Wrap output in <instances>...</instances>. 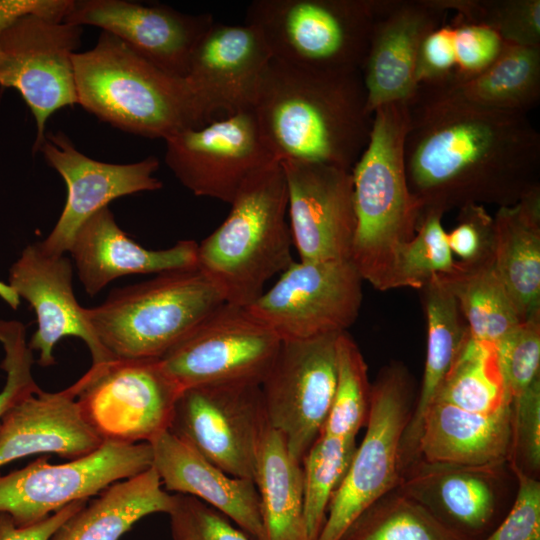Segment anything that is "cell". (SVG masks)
Wrapping results in <instances>:
<instances>
[{"instance_id":"cell-1","label":"cell","mask_w":540,"mask_h":540,"mask_svg":"<svg viewBox=\"0 0 540 540\" xmlns=\"http://www.w3.org/2000/svg\"><path fill=\"white\" fill-rule=\"evenodd\" d=\"M408 105V186L427 210L495 200L516 204L536 185L540 134L528 114L470 102L443 85H418Z\"/></svg>"},{"instance_id":"cell-2","label":"cell","mask_w":540,"mask_h":540,"mask_svg":"<svg viewBox=\"0 0 540 540\" xmlns=\"http://www.w3.org/2000/svg\"><path fill=\"white\" fill-rule=\"evenodd\" d=\"M252 110L277 161L348 171L367 146L373 122L361 71L310 69L274 58Z\"/></svg>"},{"instance_id":"cell-3","label":"cell","mask_w":540,"mask_h":540,"mask_svg":"<svg viewBox=\"0 0 540 540\" xmlns=\"http://www.w3.org/2000/svg\"><path fill=\"white\" fill-rule=\"evenodd\" d=\"M73 68L77 104L124 132L165 140L214 120L186 78L161 70L109 33L74 53Z\"/></svg>"},{"instance_id":"cell-4","label":"cell","mask_w":540,"mask_h":540,"mask_svg":"<svg viewBox=\"0 0 540 540\" xmlns=\"http://www.w3.org/2000/svg\"><path fill=\"white\" fill-rule=\"evenodd\" d=\"M407 127V101L377 108L368 144L351 170L356 228L350 261L363 281L381 291L395 288L398 253L423 215L407 181Z\"/></svg>"},{"instance_id":"cell-5","label":"cell","mask_w":540,"mask_h":540,"mask_svg":"<svg viewBox=\"0 0 540 540\" xmlns=\"http://www.w3.org/2000/svg\"><path fill=\"white\" fill-rule=\"evenodd\" d=\"M225 220L197 247V267L225 302L247 307L294 261L283 167L273 161L241 186Z\"/></svg>"},{"instance_id":"cell-6","label":"cell","mask_w":540,"mask_h":540,"mask_svg":"<svg viewBox=\"0 0 540 540\" xmlns=\"http://www.w3.org/2000/svg\"><path fill=\"white\" fill-rule=\"evenodd\" d=\"M223 303L196 266L114 289L100 305L85 308V315L113 358L160 359Z\"/></svg>"},{"instance_id":"cell-7","label":"cell","mask_w":540,"mask_h":540,"mask_svg":"<svg viewBox=\"0 0 540 540\" xmlns=\"http://www.w3.org/2000/svg\"><path fill=\"white\" fill-rule=\"evenodd\" d=\"M375 0H255L245 23L262 35L271 57L326 71H362Z\"/></svg>"},{"instance_id":"cell-8","label":"cell","mask_w":540,"mask_h":540,"mask_svg":"<svg viewBox=\"0 0 540 540\" xmlns=\"http://www.w3.org/2000/svg\"><path fill=\"white\" fill-rule=\"evenodd\" d=\"M412 411L407 373L399 366L385 368L371 387L364 437L330 501L318 540H340L365 509L398 487L401 440Z\"/></svg>"},{"instance_id":"cell-9","label":"cell","mask_w":540,"mask_h":540,"mask_svg":"<svg viewBox=\"0 0 540 540\" xmlns=\"http://www.w3.org/2000/svg\"><path fill=\"white\" fill-rule=\"evenodd\" d=\"M76 401L104 441L150 443L169 429L180 387L159 359H114L91 366L76 382Z\"/></svg>"},{"instance_id":"cell-10","label":"cell","mask_w":540,"mask_h":540,"mask_svg":"<svg viewBox=\"0 0 540 540\" xmlns=\"http://www.w3.org/2000/svg\"><path fill=\"white\" fill-rule=\"evenodd\" d=\"M152 464V447L147 442L104 441L91 453L62 464L40 457L24 468L0 474V513L17 526L32 525Z\"/></svg>"},{"instance_id":"cell-11","label":"cell","mask_w":540,"mask_h":540,"mask_svg":"<svg viewBox=\"0 0 540 540\" xmlns=\"http://www.w3.org/2000/svg\"><path fill=\"white\" fill-rule=\"evenodd\" d=\"M267 426L260 384L221 383L183 389L168 430L227 474L254 481Z\"/></svg>"},{"instance_id":"cell-12","label":"cell","mask_w":540,"mask_h":540,"mask_svg":"<svg viewBox=\"0 0 540 540\" xmlns=\"http://www.w3.org/2000/svg\"><path fill=\"white\" fill-rule=\"evenodd\" d=\"M362 281L350 260H294L246 308L281 341L339 334L358 317Z\"/></svg>"},{"instance_id":"cell-13","label":"cell","mask_w":540,"mask_h":540,"mask_svg":"<svg viewBox=\"0 0 540 540\" xmlns=\"http://www.w3.org/2000/svg\"><path fill=\"white\" fill-rule=\"evenodd\" d=\"M281 339L246 307L223 303L159 359L181 390L209 384H261Z\"/></svg>"},{"instance_id":"cell-14","label":"cell","mask_w":540,"mask_h":540,"mask_svg":"<svg viewBox=\"0 0 540 540\" xmlns=\"http://www.w3.org/2000/svg\"><path fill=\"white\" fill-rule=\"evenodd\" d=\"M82 27L37 14L23 16L0 35V86L16 89L36 123L38 151L51 115L77 104L73 55Z\"/></svg>"},{"instance_id":"cell-15","label":"cell","mask_w":540,"mask_h":540,"mask_svg":"<svg viewBox=\"0 0 540 540\" xmlns=\"http://www.w3.org/2000/svg\"><path fill=\"white\" fill-rule=\"evenodd\" d=\"M339 334L283 340L260 384L269 426L283 436L288 452L300 463L330 412Z\"/></svg>"},{"instance_id":"cell-16","label":"cell","mask_w":540,"mask_h":540,"mask_svg":"<svg viewBox=\"0 0 540 540\" xmlns=\"http://www.w3.org/2000/svg\"><path fill=\"white\" fill-rule=\"evenodd\" d=\"M164 141L165 162L184 187L196 196L228 204L248 178L277 161L253 110L185 129Z\"/></svg>"},{"instance_id":"cell-17","label":"cell","mask_w":540,"mask_h":540,"mask_svg":"<svg viewBox=\"0 0 540 540\" xmlns=\"http://www.w3.org/2000/svg\"><path fill=\"white\" fill-rule=\"evenodd\" d=\"M38 151L63 178L67 188L63 211L40 242L50 254L68 252L80 226L114 199L162 187V182L154 176L160 164L155 156L128 164L97 161L77 150L62 131L46 133Z\"/></svg>"},{"instance_id":"cell-18","label":"cell","mask_w":540,"mask_h":540,"mask_svg":"<svg viewBox=\"0 0 540 540\" xmlns=\"http://www.w3.org/2000/svg\"><path fill=\"white\" fill-rule=\"evenodd\" d=\"M64 22L101 28L161 70L185 78L195 45L215 21L208 13L188 14L163 4L73 0Z\"/></svg>"},{"instance_id":"cell-19","label":"cell","mask_w":540,"mask_h":540,"mask_svg":"<svg viewBox=\"0 0 540 540\" xmlns=\"http://www.w3.org/2000/svg\"><path fill=\"white\" fill-rule=\"evenodd\" d=\"M280 163L299 260H350L356 228L351 171L323 164Z\"/></svg>"},{"instance_id":"cell-20","label":"cell","mask_w":540,"mask_h":540,"mask_svg":"<svg viewBox=\"0 0 540 540\" xmlns=\"http://www.w3.org/2000/svg\"><path fill=\"white\" fill-rule=\"evenodd\" d=\"M470 466L417 460L397 489L422 505L460 540H483L502 520L505 466Z\"/></svg>"},{"instance_id":"cell-21","label":"cell","mask_w":540,"mask_h":540,"mask_svg":"<svg viewBox=\"0 0 540 540\" xmlns=\"http://www.w3.org/2000/svg\"><path fill=\"white\" fill-rule=\"evenodd\" d=\"M73 265L65 255L47 253L40 242L27 245L9 270L8 285L35 312L37 329L29 347L39 352L42 367L55 364L54 348L62 338L78 337L87 345L91 366L113 358L94 334L73 291Z\"/></svg>"},{"instance_id":"cell-22","label":"cell","mask_w":540,"mask_h":540,"mask_svg":"<svg viewBox=\"0 0 540 540\" xmlns=\"http://www.w3.org/2000/svg\"><path fill=\"white\" fill-rule=\"evenodd\" d=\"M447 14L436 0H375L370 45L361 71L371 114L382 105L412 98L421 44Z\"/></svg>"},{"instance_id":"cell-23","label":"cell","mask_w":540,"mask_h":540,"mask_svg":"<svg viewBox=\"0 0 540 540\" xmlns=\"http://www.w3.org/2000/svg\"><path fill=\"white\" fill-rule=\"evenodd\" d=\"M270 51L253 26L214 22L195 45L186 79L211 118L252 110Z\"/></svg>"},{"instance_id":"cell-24","label":"cell","mask_w":540,"mask_h":540,"mask_svg":"<svg viewBox=\"0 0 540 540\" xmlns=\"http://www.w3.org/2000/svg\"><path fill=\"white\" fill-rule=\"evenodd\" d=\"M197 247L193 240H181L167 249H147L122 230L108 206L80 226L68 252L85 291L95 296L126 275L196 267Z\"/></svg>"},{"instance_id":"cell-25","label":"cell","mask_w":540,"mask_h":540,"mask_svg":"<svg viewBox=\"0 0 540 540\" xmlns=\"http://www.w3.org/2000/svg\"><path fill=\"white\" fill-rule=\"evenodd\" d=\"M74 382L57 392L42 389L18 402L3 417L0 467L31 455L57 454L75 459L103 441L85 421Z\"/></svg>"},{"instance_id":"cell-26","label":"cell","mask_w":540,"mask_h":540,"mask_svg":"<svg viewBox=\"0 0 540 540\" xmlns=\"http://www.w3.org/2000/svg\"><path fill=\"white\" fill-rule=\"evenodd\" d=\"M150 445L152 466L166 491L198 498L253 540H263L260 499L253 480L227 474L169 430L155 437Z\"/></svg>"},{"instance_id":"cell-27","label":"cell","mask_w":540,"mask_h":540,"mask_svg":"<svg viewBox=\"0 0 540 540\" xmlns=\"http://www.w3.org/2000/svg\"><path fill=\"white\" fill-rule=\"evenodd\" d=\"M510 413L511 403L485 414L435 400L421 420L417 460L470 466L508 464Z\"/></svg>"},{"instance_id":"cell-28","label":"cell","mask_w":540,"mask_h":540,"mask_svg":"<svg viewBox=\"0 0 540 540\" xmlns=\"http://www.w3.org/2000/svg\"><path fill=\"white\" fill-rule=\"evenodd\" d=\"M494 268L521 321L540 317V202L538 187L493 218Z\"/></svg>"},{"instance_id":"cell-29","label":"cell","mask_w":540,"mask_h":540,"mask_svg":"<svg viewBox=\"0 0 540 540\" xmlns=\"http://www.w3.org/2000/svg\"><path fill=\"white\" fill-rule=\"evenodd\" d=\"M66 520L50 540H119L135 523L154 513L168 514L174 495L162 488L154 467L104 489Z\"/></svg>"},{"instance_id":"cell-30","label":"cell","mask_w":540,"mask_h":540,"mask_svg":"<svg viewBox=\"0 0 540 540\" xmlns=\"http://www.w3.org/2000/svg\"><path fill=\"white\" fill-rule=\"evenodd\" d=\"M424 287L427 317L426 361L421 389L401 440L402 473L418 459L421 420L434 401L468 331L458 302L451 291L436 276Z\"/></svg>"},{"instance_id":"cell-31","label":"cell","mask_w":540,"mask_h":540,"mask_svg":"<svg viewBox=\"0 0 540 540\" xmlns=\"http://www.w3.org/2000/svg\"><path fill=\"white\" fill-rule=\"evenodd\" d=\"M254 482L263 540H308L301 463L290 455L283 436L269 424L259 446Z\"/></svg>"},{"instance_id":"cell-32","label":"cell","mask_w":540,"mask_h":540,"mask_svg":"<svg viewBox=\"0 0 540 540\" xmlns=\"http://www.w3.org/2000/svg\"><path fill=\"white\" fill-rule=\"evenodd\" d=\"M436 277L456 298L476 339L496 344L522 322L494 268L492 252L475 262H456L450 272Z\"/></svg>"},{"instance_id":"cell-33","label":"cell","mask_w":540,"mask_h":540,"mask_svg":"<svg viewBox=\"0 0 540 540\" xmlns=\"http://www.w3.org/2000/svg\"><path fill=\"white\" fill-rule=\"evenodd\" d=\"M443 86L482 106L528 114L540 100V47L504 43L484 70Z\"/></svg>"},{"instance_id":"cell-34","label":"cell","mask_w":540,"mask_h":540,"mask_svg":"<svg viewBox=\"0 0 540 540\" xmlns=\"http://www.w3.org/2000/svg\"><path fill=\"white\" fill-rule=\"evenodd\" d=\"M435 400L485 414L509 405L495 344L476 339L468 330Z\"/></svg>"},{"instance_id":"cell-35","label":"cell","mask_w":540,"mask_h":540,"mask_svg":"<svg viewBox=\"0 0 540 540\" xmlns=\"http://www.w3.org/2000/svg\"><path fill=\"white\" fill-rule=\"evenodd\" d=\"M340 540H460L397 488L365 509Z\"/></svg>"},{"instance_id":"cell-36","label":"cell","mask_w":540,"mask_h":540,"mask_svg":"<svg viewBox=\"0 0 540 540\" xmlns=\"http://www.w3.org/2000/svg\"><path fill=\"white\" fill-rule=\"evenodd\" d=\"M356 447V440L321 434L303 458V502L308 540H318L330 501L347 473Z\"/></svg>"},{"instance_id":"cell-37","label":"cell","mask_w":540,"mask_h":540,"mask_svg":"<svg viewBox=\"0 0 540 540\" xmlns=\"http://www.w3.org/2000/svg\"><path fill=\"white\" fill-rule=\"evenodd\" d=\"M336 367L333 401L321 434L356 440L367 421L372 385L364 357L347 331L336 339Z\"/></svg>"},{"instance_id":"cell-38","label":"cell","mask_w":540,"mask_h":540,"mask_svg":"<svg viewBox=\"0 0 540 540\" xmlns=\"http://www.w3.org/2000/svg\"><path fill=\"white\" fill-rule=\"evenodd\" d=\"M445 11L495 31L508 44L540 47L539 0H436Z\"/></svg>"},{"instance_id":"cell-39","label":"cell","mask_w":540,"mask_h":540,"mask_svg":"<svg viewBox=\"0 0 540 540\" xmlns=\"http://www.w3.org/2000/svg\"><path fill=\"white\" fill-rule=\"evenodd\" d=\"M443 212L423 213L414 236L400 249L395 268V288L424 286L435 276L448 273L454 267L447 232L442 225Z\"/></svg>"},{"instance_id":"cell-40","label":"cell","mask_w":540,"mask_h":540,"mask_svg":"<svg viewBox=\"0 0 540 540\" xmlns=\"http://www.w3.org/2000/svg\"><path fill=\"white\" fill-rule=\"evenodd\" d=\"M495 346L505 387L512 399L539 378L540 317L519 323Z\"/></svg>"},{"instance_id":"cell-41","label":"cell","mask_w":540,"mask_h":540,"mask_svg":"<svg viewBox=\"0 0 540 540\" xmlns=\"http://www.w3.org/2000/svg\"><path fill=\"white\" fill-rule=\"evenodd\" d=\"M1 363L6 381L0 391V428L4 415L18 402L41 388L32 376L33 351L26 340L25 326L16 320L0 319Z\"/></svg>"},{"instance_id":"cell-42","label":"cell","mask_w":540,"mask_h":540,"mask_svg":"<svg viewBox=\"0 0 540 540\" xmlns=\"http://www.w3.org/2000/svg\"><path fill=\"white\" fill-rule=\"evenodd\" d=\"M508 463L538 478L540 471V378L511 399Z\"/></svg>"},{"instance_id":"cell-43","label":"cell","mask_w":540,"mask_h":540,"mask_svg":"<svg viewBox=\"0 0 540 540\" xmlns=\"http://www.w3.org/2000/svg\"><path fill=\"white\" fill-rule=\"evenodd\" d=\"M168 515L172 540H253L224 514L190 495L174 494Z\"/></svg>"},{"instance_id":"cell-44","label":"cell","mask_w":540,"mask_h":540,"mask_svg":"<svg viewBox=\"0 0 540 540\" xmlns=\"http://www.w3.org/2000/svg\"><path fill=\"white\" fill-rule=\"evenodd\" d=\"M517 482L512 505L483 540H540V481L513 464Z\"/></svg>"},{"instance_id":"cell-45","label":"cell","mask_w":540,"mask_h":540,"mask_svg":"<svg viewBox=\"0 0 540 540\" xmlns=\"http://www.w3.org/2000/svg\"><path fill=\"white\" fill-rule=\"evenodd\" d=\"M451 23L456 53V78L453 83H457L488 67L499 55L505 42L492 29L468 23L456 15Z\"/></svg>"},{"instance_id":"cell-46","label":"cell","mask_w":540,"mask_h":540,"mask_svg":"<svg viewBox=\"0 0 540 540\" xmlns=\"http://www.w3.org/2000/svg\"><path fill=\"white\" fill-rule=\"evenodd\" d=\"M418 85H447L456 78L453 25L442 24L423 40L415 73Z\"/></svg>"},{"instance_id":"cell-47","label":"cell","mask_w":540,"mask_h":540,"mask_svg":"<svg viewBox=\"0 0 540 540\" xmlns=\"http://www.w3.org/2000/svg\"><path fill=\"white\" fill-rule=\"evenodd\" d=\"M493 218L481 205L467 204L461 209L459 223L447 233L452 254L464 263L480 260L491 253Z\"/></svg>"},{"instance_id":"cell-48","label":"cell","mask_w":540,"mask_h":540,"mask_svg":"<svg viewBox=\"0 0 540 540\" xmlns=\"http://www.w3.org/2000/svg\"><path fill=\"white\" fill-rule=\"evenodd\" d=\"M87 501L71 503L47 518L28 526H17L8 515L0 513V540H50L57 529L81 510Z\"/></svg>"},{"instance_id":"cell-49","label":"cell","mask_w":540,"mask_h":540,"mask_svg":"<svg viewBox=\"0 0 540 540\" xmlns=\"http://www.w3.org/2000/svg\"><path fill=\"white\" fill-rule=\"evenodd\" d=\"M73 0H0V35L19 18L37 14L64 21Z\"/></svg>"},{"instance_id":"cell-50","label":"cell","mask_w":540,"mask_h":540,"mask_svg":"<svg viewBox=\"0 0 540 540\" xmlns=\"http://www.w3.org/2000/svg\"><path fill=\"white\" fill-rule=\"evenodd\" d=\"M0 297L3 298L4 301L7 302L14 309H16L20 303V299L12 291L9 285L4 284L1 281H0Z\"/></svg>"}]
</instances>
